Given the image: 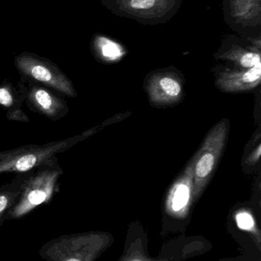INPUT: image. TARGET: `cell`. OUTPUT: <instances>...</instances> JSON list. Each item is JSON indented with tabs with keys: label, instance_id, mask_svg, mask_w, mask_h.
<instances>
[{
	"label": "cell",
	"instance_id": "cell-11",
	"mask_svg": "<svg viewBox=\"0 0 261 261\" xmlns=\"http://www.w3.org/2000/svg\"><path fill=\"white\" fill-rule=\"evenodd\" d=\"M215 164V156L211 153H205L199 160L196 166V174L199 177L205 178L211 173Z\"/></svg>",
	"mask_w": 261,
	"mask_h": 261
},
{
	"label": "cell",
	"instance_id": "cell-3",
	"mask_svg": "<svg viewBox=\"0 0 261 261\" xmlns=\"http://www.w3.org/2000/svg\"><path fill=\"white\" fill-rule=\"evenodd\" d=\"M104 234L63 236L45 244L40 255L46 261H93L107 246Z\"/></svg>",
	"mask_w": 261,
	"mask_h": 261
},
{
	"label": "cell",
	"instance_id": "cell-12",
	"mask_svg": "<svg viewBox=\"0 0 261 261\" xmlns=\"http://www.w3.org/2000/svg\"><path fill=\"white\" fill-rule=\"evenodd\" d=\"M189 198V190L185 185H180L175 192L173 199V208L175 211H179L183 208Z\"/></svg>",
	"mask_w": 261,
	"mask_h": 261
},
{
	"label": "cell",
	"instance_id": "cell-15",
	"mask_svg": "<svg viewBox=\"0 0 261 261\" xmlns=\"http://www.w3.org/2000/svg\"><path fill=\"white\" fill-rule=\"evenodd\" d=\"M155 0H132L131 6L136 9H150L154 5Z\"/></svg>",
	"mask_w": 261,
	"mask_h": 261
},
{
	"label": "cell",
	"instance_id": "cell-9",
	"mask_svg": "<svg viewBox=\"0 0 261 261\" xmlns=\"http://www.w3.org/2000/svg\"><path fill=\"white\" fill-rule=\"evenodd\" d=\"M260 65L255 66L246 73H244L242 77L239 78V79H230L228 81L231 82V87H237V88L240 87L241 88V87H250L260 81Z\"/></svg>",
	"mask_w": 261,
	"mask_h": 261
},
{
	"label": "cell",
	"instance_id": "cell-13",
	"mask_svg": "<svg viewBox=\"0 0 261 261\" xmlns=\"http://www.w3.org/2000/svg\"><path fill=\"white\" fill-rule=\"evenodd\" d=\"M239 228L246 231L254 229V221L252 216L248 213H241L236 217Z\"/></svg>",
	"mask_w": 261,
	"mask_h": 261
},
{
	"label": "cell",
	"instance_id": "cell-16",
	"mask_svg": "<svg viewBox=\"0 0 261 261\" xmlns=\"http://www.w3.org/2000/svg\"><path fill=\"white\" fill-rule=\"evenodd\" d=\"M123 261H162L153 260V259L148 258V257H145V256L140 255L139 254L138 256H132V257H129L128 258L125 259Z\"/></svg>",
	"mask_w": 261,
	"mask_h": 261
},
{
	"label": "cell",
	"instance_id": "cell-6",
	"mask_svg": "<svg viewBox=\"0 0 261 261\" xmlns=\"http://www.w3.org/2000/svg\"><path fill=\"white\" fill-rule=\"evenodd\" d=\"M26 93L27 85L21 80L16 84H12L8 79L0 83V109L4 112L8 120L22 123L29 122V116L22 110Z\"/></svg>",
	"mask_w": 261,
	"mask_h": 261
},
{
	"label": "cell",
	"instance_id": "cell-7",
	"mask_svg": "<svg viewBox=\"0 0 261 261\" xmlns=\"http://www.w3.org/2000/svg\"><path fill=\"white\" fill-rule=\"evenodd\" d=\"M33 170L15 174L10 182L0 186V225L5 221L8 212L18 200L21 190Z\"/></svg>",
	"mask_w": 261,
	"mask_h": 261
},
{
	"label": "cell",
	"instance_id": "cell-1",
	"mask_svg": "<svg viewBox=\"0 0 261 261\" xmlns=\"http://www.w3.org/2000/svg\"><path fill=\"white\" fill-rule=\"evenodd\" d=\"M63 173L57 156L35 167L5 220L20 219L37 207L49 203L58 192V182Z\"/></svg>",
	"mask_w": 261,
	"mask_h": 261
},
{
	"label": "cell",
	"instance_id": "cell-10",
	"mask_svg": "<svg viewBox=\"0 0 261 261\" xmlns=\"http://www.w3.org/2000/svg\"><path fill=\"white\" fill-rule=\"evenodd\" d=\"M95 44L101 56L107 59H115L121 55V48L117 44L109 41L107 38L100 37L95 41Z\"/></svg>",
	"mask_w": 261,
	"mask_h": 261
},
{
	"label": "cell",
	"instance_id": "cell-17",
	"mask_svg": "<svg viewBox=\"0 0 261 261\" xmlns=\"http://www.w3.org/2000/svg\"><path fill=\"white\" fill-rule=\"evenodd\" d=\"M2 168H3V167H2L1 166H0V173H4V171H3V169Z\"/></svg>",
	"mask_w": 261,
	"mask_h": 261
},
{
	"label": "cell",
	"instance_id": "cell-14",
	"mask_svg": "<svg viewBox=\"0 0 261 261\" xmlns=\"http://www.w3.org/2000/svg\"><path fill=\"white\" fill-rule=\"evenodd\" d=\"M241 64L243 67H254L255 66L260 65V56L257 54L248 53L242 57L241 60Z\"/></svg>",
	"mask_w": 261,
	"mask_h": 261
},
{
	"label": "cell",
	"instance_id": "cell-2",
	"mask_svg": "<svg viewBox=\"0 0 261 261\" xmlns=\"http://www.w3.org/2000/svg\"><path fill=\"white\" fill-rule=\"evenodd\" d=\"M14 65L25 83H36L67 97L77 92L70 78L51 60L32 52H21L14 58Z\"/></svg>",
	"mask_w": 261,
	"mask_h": 261
},
{
	"label": "cell",
	"instance_id": "cell-5",
	"mask_svg": "<svg viewBox=\"0 0 261 261\" xmlns=\"http://www.w3.org/2000/svg\"><path fill=\"white\" fill-rule=\"evenodd\" d=\"M26 102L28 108L53 122L65 117L69 113L67 100L55 90L36 83H26Z\"/></svg>",
	"mask_w": 261,
	"mask_h": 261
},
{
	"label": "cell",
	"instance_id": "cell-8",
	"mask_svg": "<svg viewBox=\"0 0 261 261\" xmlns=\"http://www.w3.org/2000/svg\"><path fill=\"white\" fill-rule=\"evenodd\" d=\"M153 90L161 98L176 99L181 93V85L176 80L171 77H162L158 80L153 86Z\"/></svg>",
	"mask_w": 261,
	"mask_h": 261
},
{
	"label": "cell",
	"instance_id": "cell-4",
	"mask_svg": "<svg viewBox=\"0 0 261 261\" xmlns=\"http://www.w3.org/2000/svg\"><path fill=\"white\" fill-rule=\"evenodd\" d=\"M81 140L82 136H75L42 145L29 144L0 151V165L4 168L5 173H25L69 150Z\"/></svg>",
	"mask_w": 261,
	"mask_h": 261
}]
</instances>
